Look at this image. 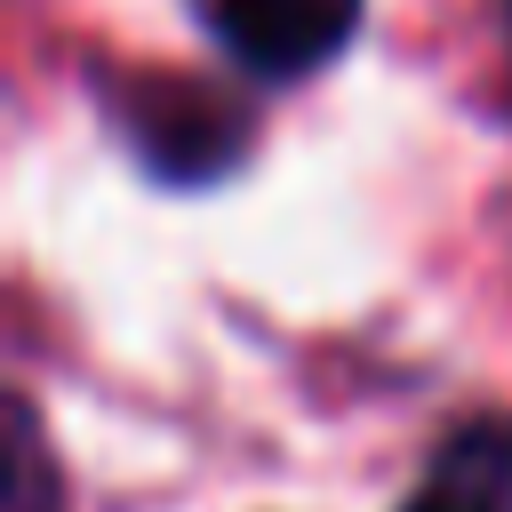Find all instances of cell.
<instances>
[{
  "label": "cell",
  "instance_id": "cell-4",
  "mask_svg": "<svg viewBox=\"0 0 512 512\" xmlns=\"http://www.w3.org/2000/svg\"><path fill=\"white\" fill-rule=\"evenodd\" d=\"M16 512H48V480H40V456H32V432H24V448H16V496H8Z\"/></svg>",
  "mask_w": 512,
  "mask_h": 512
},
{
  "label": "cell",
  "instance_id": "cell-2",
  "mask_svg": "<svg viewBox=\"0 0 512 512\" xmlns=\"http://www.w3.org/2000/svg\"><path fill=\"white\" fill-rule=\"evenodd\" d=\"M128 136L160 176H224L248 144V120L232 96H216L200 80H136Z\"/></svg>",
  "mask_w": 512,
  "mask_h": 512
},
{
  "label": "cell",
  "instance_id": "cell-5",
  "mask_svg": "<svg viewBox=\"0 0 512 512\" xmlns=\"http://www.w3.org/2000/svg\"><path fill=\"white\" fill-rule=\"evenodd\" d=\"M504 24H512V0H504Z\"/></svg>",
  "mask_w": 512,
  "mask_h": 512
},
{
  "label": "cell",
  "instance_id": "cell-1",
  "mask_svg": "<svg viewBox=\"0 0 512 512\" xmlns=\"http://www.w3.org/2000/svg\"><path fill=\"white\" fill-rule=\"evenodd\" d=\"M200 16L256 80H304L352 40L360 0H200Z\"/></svg>",
  "mask_w": 512,
  "mask_h": 512
},
{
  "label": "cell",
  "instance_id": "cell-3",
  "mask_svg": "<svg viewBox=\"0 0 512 512\" xmlns=\"http://www.w3.org/2000/svg\"><path fill=\"white\" fill-rule=\"evenodd\" d=\"M408 512H512V416H472L440 440Z\"/></svg>",
  "mask_w": 512,
  "mask_h": 512
}]
</instances>
